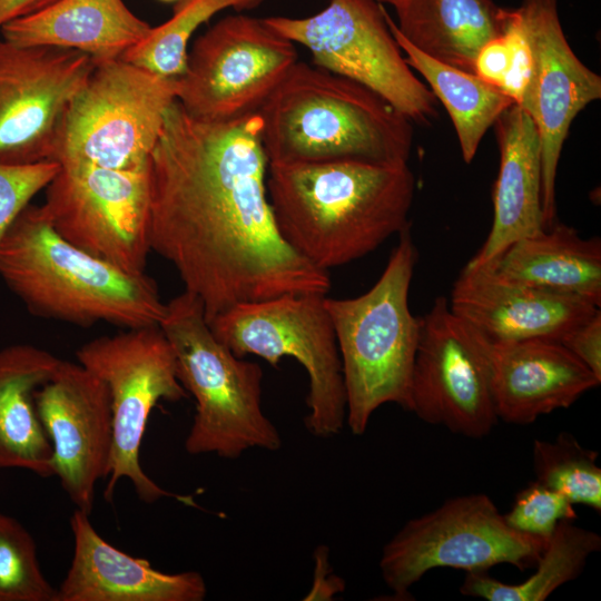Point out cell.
<instances>
[{
    "mask_svg": "<svg viewBox=\"0 0 601 601\" xmlns=\"http://www.w3.org/2000/svg\"><path fill=\"white\" fill-rule=\"evenodd\" d=\"M258 114L225 122L189 116L175 100L150 157L151 250L198 297L206 319L244 303L322 294L328 272L277 230Z\"/></svg>",
    "mask_w": 601,
    "mask_h": 601,
    "instance_id": "1",
    "label": "cell"
},
{
    "mask_svg": "<svg viewBox=\"0 0 601 601\" xmlns=\"http://www.w3.org/2000/svg\"><path fill=\"white\" fill-rule=\"evenodd\" d=\"M266 185L282 238L325 272L410 226L415 179L408 162L269 164Z\"/></svg>",
    "mask_w": 601,
    "mask_h": 601,
    "instance_id": "2",
    "label": "cell"
},
{
    "mask_svg": "<svg viewBox=\"0 0 601 601\" xmlns=\"http://www.w3.org/2000/svg\"><path fill=\"white\" fill-rule=\"evenodd\" d=\"M269 164L408 162L411 120L368 88L296 61L258 110Z\"/></svg>",
    "mask_w": 601,
    "mask_h": 601,
    "instance_id": "3",
    "label": "cell"
},
{
    "mask_svg": "<svg viewBox=\"0 0 601 601\" xmlns=\"http://www.w3.org/2000/svg\"><path fill=\"white\" fill-rule=\"evenodd\" d=\"M0 277L35 316L82 327L159 325L166 303L146 273L129 274L76 247L28 205L0 240Z\"/></svg>",
    "mask_w": 601,
    "mask_h": 601,
    "instance_id": "4",
    "label": "cell"
},
{
    "mask_svg": "<svg viewBox=\"0 0 601 601\" xmlns=\"http://www.w3.org/2000/svg\"><path fill=\"white\" fill-rule=\"evenodd\" d=\"M398 238L372 288L354 298L325 297L342 361L346 423L354 435L365 433L380 406H410L421 329V317L408 305L417 249L410 226Z\"/></svg>",
    "mask_w": 601,
    "mask_h": 601,
    "instance_id": "5",
    "label": "cell"
},
{
    "mask_svg": "<svg viewBox=\"0 0 601 601\" xmlns=\"http://www.w3.org/2000/svg\"><path fill=\"white\" fill-rule=\"evenodd\" d=\"M158 326L175 354L178 378L196 402L186 452L237 459L250 449L278 450L280 434L262 408V367L214 335L198 297L184 290L171 298Z\"/></svg>",
    "mask_w": 601,
    "mask_h": 601,
    "instance_id": "6",
    "label": "cell"
},
{
    "mask_svg": "<svg viewBox=\"0 0 601 601\" xmlns=\"http://www.w3.org/2000/svg\"><path fill=\"white\" fill-rule=\"evenodd\" d=\"M326 295L288 294L236 305L207 321L214 335L236 356L256 355L277 366L295 358L308 375L305 426L316 437L341 433L346 391Z\"/></svg>",
    "mask_w": 601,
    "mask_h": 601,
    "instance_id": "7",
    "label": "cell"
},
{
    "mask_svg": "<svg viewBox=\"0 0 601 601\" xmlns=\"http://www.w3.org/2000/svg\"><path fill=\"white\" fill-rule=\"evenodd\" d=\"M177 78L116 59L96 63L70 102L52 161L131 170L150 164Z\"/></svg>",
    "mask_w": 601,
    "mask_h": 601,
    "instance_id": "8",
    "label": "cell"
},
{
    "mask_svg": "<svg viewBox=\"0 0 601 601\" xmlns=\"http://www.w3.org/2000/svg\"><path fill=\"white\" fill-rule=\"evenodd\" d=\"M77 362L107 385L112 411L114 441L104 496L128 479L138 499L154 503L161 497H184L166 491L140 464V446L152 408L161 400L178 402L188 396L177 374L173 348L158 325L104 335L82 344Z\"/></svg>",
    "mask_w": 601,
    "mask_h": 601,
    "instance_id": "9",
    "label": "cell"
},
{
    "mask_svg": "<svg viewBox=\"0 0 601 601\" xmlns=\"http://www.w3.org/2000/svg\"><path fill=\"white\" fill-rule=\"evenodd\" d=\"M548 540L510 528L487 495H462L407 521L384 545L380 570L394 597L407 600L412 585L435 568L479 572L504 563L523 571Z\"/></svg>",
    "mask_w": 601,
    "mask_h": 601,
    "instance_id": "10",
    "label": "cell"
},
{
    "mask_svg": "<svg viewBox=\"0 0 601 601\" xmlns=\"http://www.w3.org/2000/svg\"><path fill=\"white\" fill-rule=\"evenodd\" d=\"M375 0H331L306 18L273 16L265 22L307 48L313 65L374 91L411 121L436 116V98L402 55Z\"/></svg>",
    "mask_w": 601,
    "mask_h": 601,
    "instance_id": "11",
    "label": "cell"
},
{
    "mask_svg": "<svg viewBox=\"0 0 601 601\" xmlns=\"http://www.w3.org/2000/svg\"><path fill=\"white\" fill-rule=\"evenodd\" d=\"M297 60L294 42L264 19L229 14L188 49L176 100L189 116L207 122L257 114Z\"/></svg>",
    "mask_w": 601,
    "mask_h": 601,
    "instance_id": "12",
    "label": "cell"
},
{
    "mask_svg": "<svg viewBox=\"0 0 601 601\" xmlns=\"http://www.w3.org/2000/svg\"><path fill=\"white\" fill-rule=\"evenodd\" d=\"M42 210L63 239L126 273L142 274L151 250L150 164L120 170L60 165Z\"/></svg>",
    "mask_w": 601,
    "mask_h": 601,
    "instance_id": "13",
    "label": "cell"
},
{
    "mask_svg": "<svg viewBox=\"0 0 601 601\" xmlns=\"http://www.w3.org/2000/svg\"><path fill=\"white\" fill-rule=\"evenodd\" d=\"M93 68L78 50L0 38V164L52 160L65 114Z\"/></svg>",
    "mask_w": 601,
    "mask_h": 601,
    "instance_id": "14",
    "label": "cell"
},
{
    "mask_svg": "<svg viewBox=\"0 0 601 601\" xmlns=\"http://www.w3.org/2000/svg\"><path fill=\"white\" fill-rule=\"evenodd\" d=\"M533 57L520 106L533 120L541 145V201L544 228L556 220L555 179L563 144L579 112L601 97V77L570 47L558 0H522L514 9Z\"/></svg>",
    "mask_w": 601,
    "mask_h": 601,
    "instance_id": "15",
    "label": "cell"
},
{
    "mask_svg": "<svg viewBox=\"0 0 601 601\" xmlns=\"http://www.w3.org/2000/svg\"><path fill=\"white\" fill-rule=\"evenodd\" d=\"M408 411L471 439L486 436L499 420L483 358L445 297L421 316Z\"/></svg>",
    "mask_w": 601,
    "mask_h": 601,
    "instance_id": "16",
    "label": "cell"
},
{
    "mask_svg": "<svg viewBox=\"0 0 601 601\" xmlns=\"http://www.w3.org/2000/svg\"><path fill=\"white\" fill-rule=\"evenodd\" d=\"M35 402L52 445L55 475L76 509L90 514L112 450L107 385L78 362L61 359L51 378L36 391Z\"/></svg>",
    "mask_w": 601,
    "mask_h": 601,
    "instance_id": "17",
    "label": "cell"
},
{
    "mask_svg": "<svg viewBox=\"0 0 601 601\" xmlns=\"http://www.w3.org/2000/svg\"><path fill=\"white\" fill-rule=\"evenodd\" d=\"M483 358L497 418L529 424L568 408L599 380L554 339L493 342L466 326Z\"/></svg>",
    "mask_w": 601,
    "mask_h": 601,
    "instance_id": "18",
    "label": "cell"
},
{
    "mask_svg": "<svg viewBox=\"0 0 601 601\" xmlns=\"http://www.w3.org/2000/svg\"><path fill=\"white\" fill-rule=\"evenodd\" d=\"M449 306L466 326L493 342H560L600 309L583 298L510 283L470 265L454 282Z\"/></svg>",
    "mask_w": 601,
    "mask_h": 601,
    "instance_id": "19",
    "label": "cell"
},
{
    "mask_svg": "<svg viewBox=\"0 0 601 601\" xmlns=\"http://www.w3.org/2000/svg\"><path fill=\"white\" fill-rule=\"evenodd\" d=\"M90 514L75 509L70 518L73 553L57 601H203L207 585L197 571L166 573L146 559L107 542Z\"/></svg>",
    "mask_w": 601,
    "mask_h": 601,
    "instance_id": "20",
    "label": "cell"
},
{
    "mask_svg": "<svg viewBox=\"0 0 601 601\" xmlns=\"http://www.w3.org/2000/svg\"><path fill=\"white\" fill-rule=\"evenodd\" d=\"M500 168L493 188V223L476 255L467 263L481 266L515 240L544 229L541 186V145L531 117L518 105L494 122Z\"/></svg>",
    "mask_w": 601,
    "mask_h": 601,
    "instance_id": "21",
    "label": "cell"
},
{
    "mask_svg": "<svg viewBox=\"0 0 601 601\" xmlns=\"http://www.w3.org/2000/svg\"><path fill=\"white\" fill-rule=\"evenodd\" d=\"M150 29L124 0H57L9 21L1 28L0 38L17 46L78 50L96 65L119 59Z\"/></svg>",
    "mask_w": 601,
    "mask_h": 601,
    "instance_id": "22",
    "label": "cell"
},
{
    "mask_svg": "<svg viewBox=\"0 0 601 601\" xmlns=\"http://www.w3.org/2000/svg\"><path fill=\"white\" fill-rule=\"evenodd\" d=\"M481 266L510 283L601 304L600 238H583L559 221L515 240Z\"/></svg>",
    "mask_w": 601,
    "mask_h": 601,
    "instance_id": "23",
    "label": "cell"
},
{
    "mask_svg": "<svg viewBox=\"0 0 601 601\" xmlns=\"http://www.w3.org/2000/svg\"><path fill=\"white\" fill-rule=\"evenodd\" d=\"M60 362L30 344L0 349V469L55 475L52 445L38 415L35 393Z\"/></svg>",
    "mask_w": 601,
    "mask_h": 601,
    "instance_id": "24",
    "label": "cell"
},
{
    "mask_svg": "<svg viewBox=\"0 0 601 601\" xmlns=\"http://www.w3.org/2000/svg\"><path fill=\"white\" fill-rule=\"evenodd\" d=\"M398 32L421 52L473 72L481 47L503 32L508 9L492 0H395Z\"/></svg>",
    "mask_w": 601,
    "mask_h": 601,
    "instance_id": "25",
    "label": "cell"
},
{
    "mask_svg": "<svg viewBox=\"0 0 601 601\" xmlns=\"http://www.w3.org/2000/svg\"><path fill=\"white\" fill-rule=\"evenodd\" d=\"M388 27L405 53L408 66L427 81L431 91L446 108L454 126L463 160L470 164L490 127L513 101L499 88L469 72L421 52L397 30L386 12Z\"/></svg>",
    "mask_w": 601,
    "mask_h": 601,
    "instance_id": "26",
    "label": "cell"
},
{
    "mask_svg": "<svg viewBox=\"0 0 601 601\" xmlns=\"http://www.w3.org/2000/svg\"><path fill=\"white\" fill-rule=\"evenodd\" d=\"M601 549V536L591 530L561 521L525 581L508 584L486 571L466 572L461 593L487 601H544L558 588L579 577L588 559Z\"/></svg>",
    "mask_w": 601,
    "mask_h": 601,
    "instance_id": "27",
    "label": "cell"
},
{
    "mask_svg": "<svg viewBox=\"0 0 601 601\" xmlns=\"http://www.w3.org/2000/svg\"><path fill=\"white\" fill-rule=\"evenodd\" d=\"M263 0H177L169 19L151 27L148 35L120 57L164 78L183 75L188 43L194 32L216 13L231 8L237 11L256 8Z\"/></svg>",
    "mask_w": 601,
    "mask_h": 601,
    "instance_id": "28",
    "label": "cell"
},
{
    "mask_svg": "<svg viewBox=\"0 0 601 601\" xmlns=\"http://www.w3.org/2000/svg\"><path fill=\"white\" fill-rule=\"evenodd\" d=\"M598 452L583 447L571 434L553 441L535 440V481L564 495L572 504L601 511V469Z\"/></svg>",
    "mask_w": 601,
    "mask_h": 601,
    "instance_id": "29",
    "label": "cell"
},
{
    "mask_svg": "<svg viewBox=\"0 0 601 601\" xmlns=\"http://www.w3.org/2000/svg\"><path fill=\"white\" fill-rule=\"evenodd\" d=\"M40 568L36 543L14 518L0 513V601H57Z\"/></svg>",
    "mask_w": 601,
    "mask_h": 601,
    "instance_id": "30",
    "label": "cell"
},
{
    "mask_svg": "<svg viewBox=\"0 0 601 601\" xmlns=\"http://www.w3.org/2000/svg\"><path fill=\"white\" fill-rule=\"evenodd\" d=\"M503 516L518 532L549 539L561 521L575 520L577 513L564 495L534 481L516 494Z\"/></svg>",
    "mask_w": 601,
    "mask_h": 601,
    "instance_id": "31",
    "label": "cell"
},
{
    "mask_svg": "<svg viewBox=\"0 0 601 601\" xmlns=\"http://www.w3.org/2000/svg\"><path fill=\"white\" fill-rule=\"evenodd\" d=\"M60 165L52 160L29 165L0 164V240L30 200L55 178Z\"/></svg>",
    "mask_w": 601,
    "mask_h": 601,
    "instance_id": "32",
    "label": "cell"
},
{
    "mask_svg": "<svg viewBox=\"0 0 601 601\" xmlns=\"http://www.w3.org/2000/svg\"><path fill=\"white\" fill-rule=\"evenodd\" d=\"M502 35L510 48V66L501 91L515 105H520L529 86L533 57L530 43L514 9H508Z\"/></svg>",
    "mask_w": 601,
    "mask_h": 601,
    "instance_id": "33",
    "label": "cell"
},
{
    "mask_svg": "<svg viewBox=\"0 0 601 601\" xmlns=\"http://www.w3.org/2000/svg\"><path fill=\"white\" fill-rule=\"evenodd\" d=\"M560 343L601 380V311L570 331Z\"/></svg>",
    "mask_w": 601,
    "mask_h": 601,
    "instance_id": "34",
    "label": "cell"
},
{
    "mask_svg": "<svg viewBox=\"0 0 601 601\" xmlns=\"http://www.w3.org/2000/svg\"><path fill=\"white\" fill-rule=\"evenodd\" d=\"M510 48L501 33L486 41L474 60V73L501 90L510 66Z\"/></svg>",
    "mask_w": 601,
    "mask_h": 601,
    "instance_id": "35",
    "label": "cell"
},
{
    "mask_svg": "<svg viewBox=\"0 0 601 601\" xmlns=\"http://www.w3.org/2000/svg\"><path fill=\"white\" fill-rule=\"evenodd\" d=\"M57 0H0V30L14 19L35 13Z\"/></svg>",
    "mask_w": 601,
    "mask_h": 601,
    "instance_id": "36",
    "label": "cell"
},
{
    "mask_svg": "<svg viewBox=\"0 0 601 601\" xmlns=\"http://www.w3.org/2000/svg\"><path fill=\"white\" fill-rule=\"evenodd\" d=\"M375 1L381 2V3H390L393 6L395 0H375Z\"/></svg>",
    "mask_w": 601,
    "mask_h": 601,
    "instance_id": "37",
    "label": "cell"
},
{
    "mask_svg": "<svg viewBox=\"0 0 601 601\" xmlns=\"http://www.w3.org/2000/svg\"><path fill=\"white\" fill-rule=\"evenodd\" d=\"M162 2H176L177 0H160Z\"/></svg>",
    "mask_w": 601,
    "mask_h": 601,
    "instance_id": "38",
    "label": "cell"
}]
</instances>
